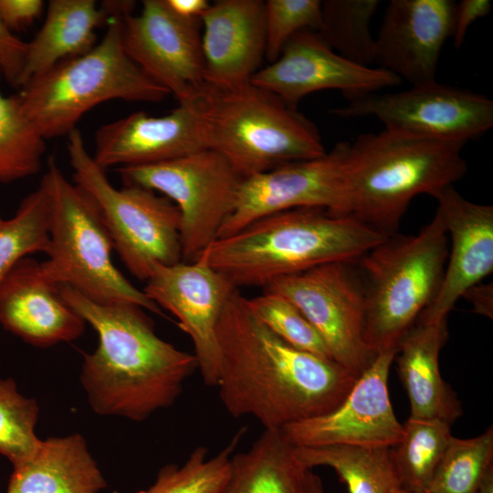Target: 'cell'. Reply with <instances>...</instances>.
<instances>
[{"label":"cell","instance_id":"obj_1","mask_svg":"<svg viewBox=\"0 0 493 493\" xmlns=\"http://www.w3.org/2000/svg\"><path fill=\"white\" fill-rule=\"evenodd\" d=\"M216 337L222 404L232 416L251 415L267 430L330 413L359 377L331 359L278 338L238 288L223 309Z\"/></svg>","mask_w":493,"mask_h":493},{"label":"cell","instance_id":"obj_2","mask_svg":"<svg viewBox=\"0 0 493 493\" xmlns=\"http://www.w3.org/2000/svg\"><path fill=\"white\" fill-rule=\"evenodd\" d=\"M58 289L98 335V346L84 354L80 372L97 414L142 422L176 401L198 370L194 354L160 338L141 307L98 303L63 284Z\"/></svg>","mask_w":493,"mask_h":493},{"label":"cell","instance_id":"obj_3","mask_svg":"<svg viewBox=\"0 0 493 493\" xmlns=\"http://www.w3.org/2000/svg\"><path fill=\"white\" fill-rule=\"evenodd\" d=\"M388 236L351 215L294 208L265 215L217 238L198 257L236 288L266 287L276 278L320 265L357 262Z\"/></svg>","mask_w":493,"mask_h":493},{"label":"cell","instance_id":"obj_4","mask_svg":"<svg viewBox=\"0 0 493 493\" xmlns=\"http://www.w3.org/2000/svg\"><path fill=\"white\" fill-rule=\"evenodd\" d=\"M466 143L388 129L358 135L344 170L347 215L384 235L396 234L415 196L435 197L465 176Z\"/></svg>","mask_w":493,"mask_h":493},{"label":"cell","instance_id":"obj_5","mask_svg":"<svg viewBox=\"0 0 493 493\" xmlns=\"http://www.w3.org/2000/svg\"><path fill=\"white\" fill-rule=\"evenodd\" d=\"M191 104L206 149L243 178L327 152L311 120L252 83L225 90L205 86Z\"/></svg>","mask_w":493,"mask_h":493},{"label":"cell","instance_id":"obj_6","mask_svg":"<svg viewBox=\"0 0 493 493\" xmlns=\"http://www.w3.org/2000/svg\"><path fill=\"white\" fill-rule=\"evenodd\" d=\"M129 13L111 11L106 33L91 50L58 63L20 88L22 109L46 140L68 136L102 102H159L170 94L124 50L122 17Z\"/></svg>","mask_w":493,"mask_h":493},{"label":"cell","instance_id":"obj_7","mask_svg":"<svg viewBox=\"0 0 493 493\" xmlns=\"http://www.w3.org/2000/svg\"><path fill=\"white\" fill-rule=\"evenodd\" d=\"M440 214L416 235L394 234L357 262L365 294L364 337L375 353L398 348L435 299L448 257Z\"/></svg>","mask_w":493,"mask_h":493},{"label":"cell","instance_id":"obj_8","mask_svg":"<svg viewBox=\"0 0 493 493\" xmlns=\"http://www.w3.org/2000/svg\"><path fill=\"white\" fill-rule=\"evenodd\" d=\"M41 184L51 199L45 276L102 304H132L164 316L143 290L134 287L114 266V246L98 207L88 193L69 182L51 157Z\"/></svg>","mask_w":493,"mask_h":493},{"label":"cell","instance_id":"obj_9","mask_svg":"<svg viewBox=\"0 0 493 493\" xmlns=\"http://www.w3.org/2000/svg\"><path fill=\"white\" fill-rule=\"evenodd\" d=\"M67 137L73 182L96 204L114 250L128 270L146 281L156 267L182 262L177 206L143 187H114L106 170L88 152L81 132L75 129Z\"/></svg>","mask_w":493,"mask_h":493},{"label":"cell","instance_id":"obj_10","mask_svg":"<svg viewBox=\"0 0 493 493\" xmlns=\"http://www.w3.org/2000/svg\"><path fill=\"white\" fill-rule=\"evenodd\" d=\"M117 171L124 185L160 193L177 206L183 262L194 261L217 239L235 209L244 179L226 158L210 149Z\"/></svg>","mask_w":493,"mask_h":493},{"label":"cell","instance_id":"obj_11","mask_svg":"<svg viewBox=\"0 0 493 493\" xmlns=\"http://www.w3.org/2000/svg\"><path fill=\"white\" fill-rule=\"evenodd\" d=\"M264 288L284 296L304 314L336 362L360 375L376 357L364 337L365 294L356 262L320 265Z\"/></svg>","mask_w":493,"mask_h":493},{"label":"cell","instance_id":"obj_12","mask_svg":"<svg viewBox=\"0 0 493 493\" xmlns=\"http://www.w3.org/2000/svg\"><path fill=\"white\" fill-rule=\"evenodd\" d=\"M331 113L343 119L373 117L384 129L467 142L493 126L489 98L435 80L396 92L366 94Z\"/></svg>","mask_w":493,"mask_h":493},{"label":"cell","instance_id":"obj_13","mask_svg":"<svg viewBox=\"0 0 493 493\" xmlns=\"http://www.w3.org/2000/svg\"><path fill=\"white\" fill-rule=\"evenodd\" d=\"M200 18H184L165 0H144L137 15L122 17L127 55L152 80L191 104L205 87Z\"/></svg>","mask_w":493,"mask_h":493},{"label":"cell","instance_id":"obj_14","mask_svg":"<svg viewBox=\"0 0 493 493\" xmlns=\"http://www.w3.org/2000/svg\"><path fill=\"white\" fill-rule=\"evenodd\" d=\"M349 149V142H340L322 156L244 178L235 209L217 238L231 236L265 215L294 208H322L348 215L344 170Z\"/></svg>","mask_w":493,"mask_h":493},{"label":"cell","instance_id":"obj_15","mask_svg":"<svg viewBox=\"0 0 493 493\" xmlns=\"http://www.w3.org/2000/svg\"><path fill=\"white\" fill-rule=\"evenodd\" d=\"M398 348L377 353L356 380L341 404L320 416L288 424L281 428L296 447L395 446L404 434L388 391V375Z\"/></svg>","mask_w":493,"mask_h":493},{"label":"cell","instance_id":"obj_16","mask_svg":"<svg viewBox=\"0 0 493 493\" xmlns=\"http://www.w3.org/2000/svg\"><path fill=\"white\" fill-rule=\"evenodd\" d=\"M237 289L203 258L158 266L146 280L144 293L171 312L193 342L204 383L216 386L220 372L217 324L230 295Z\"/></svg>","mask_w":493,"mask_h":493},{"label":"cell","instance_id":"obj_17","mask_svg":"<svg viewBox=\"0 0 493 493\" xmlns=\"http://www.w3.org/2000/svg\"><path fill=\"white\" fill-rule=\"evenodd\" d=\"M393 73L355 64L332 50L312 30H302L284 46L276 60L261 68L251 83L297 109L306 96L337 89L349 100L398 85Z\"/></svg>","mask_w":493,"mask_h":493},{"label":"cell","instance_id":"obj_18","mask_svg":"<svg viewBox=\"0 0 493 493\" xmlns=\"http://www.w3.org/2000/svg\"><path fill=\"white\" fill-rule=\"evenodd\" d=\"M455 7L452 0H391L374 37V63L412 86L435 80Z\"/></svg>","mask_w":493,"mask_h":493},{"label":"cell","instance_id":"obj_19","mask_svg":"<svg viewBox=\"0 0 493 493\" xmlns=\"http://www.w3.org/2000/svg\"><path fill=\"white\" fill-rule=\"evenodd\" d=\"M449 242L439 289L418 319L447 320L456 302L493 271V206L467 200L454 185L434 197Z\"/></svg>","mask_w":493,"mask_h":493},{"label":"cell","instance_id":"obj_20","mask_svg":"<svg viewBox=\"0 0 493 493\" xmlns=\"http://www.w3.org/2000/svg\"><path fill=\"white\" fill-rule=\"evenodd\" d=\"M200 20L205 86L225 90L251 83L266 54L265 1L218 0Z\"/></svg>","mask_w":493,"mask_h":493},{"label":"cell","instance_id":"obj_21","mask_svg":"<svg viewBox=\"0 0 493 493\" xmlns=\"http://www.w3.org/2000/svg\"><path fill=\"white\" fill-rule=\"evenodd\" d=\"M206 149L192 104L163 116L135 111L100 126L92 155L102 169L139 166L177 159Z\"/></svg>","mask_w":493,"mask_h":493},{"label":"cell","instance_id":"obj_22","mask_svg":"<svg viewBox=\"0 0 493 493\" xmlns=\"http://www.w3.org/2000/svg\"><path fill=\"white\" fill-rule=\"evenodd\" d=\"M85 323L31 257L20 259L0 282V325L26 343L47 348L72 341Z\"/></svg>","mask_w":493,"mask_h":493},{"label":"cell","instance_id":"obj_23","mask_svg":"<svg viewBox=\"0 0 493 493\" xmlns=\"http://www.w3.org/2000/svg\"><path fill=\"white\" fill-rule=\"evenodd\" d=\"M446 320L417 319L401 340L394 360L410 402L409 418L452 425L463 412L439 369V353L448 335Z\"/></svg>","mask_w":493,"mask_h":493},{"label":"cell","instance_id":"obj_24","mask_svg":"<svg viewBox=\"0 0 493 493\" xmlns=\"http://www.w3.org/2000/svg\"><path fill=\"white\" fill-rule=\"evenodd\" d=\"M108 487L83 435L40 439L13 465L5 493H100Z\"/></svg>","mask_w":493,"mask_h":493},{"label":"cell","instance_id":"obj_25","mask_svg":"<svg viewBox=\"0 0 493 493\" xmlns=\"http://www.w3.org/2000/svg\"><path fill=\"white\" fill-rule=\"evenodd\" d=\"M110 17L94 0H50L42 26L27 42L17 87L65 59L91 50L97 44V28L107 25Z\"/></svg>","mask_w":493,"mask_h":493},{"label":"cell","instance_id":"obj_26","mask_svg":"<svg viewBox=\"0 0 493 493\" xmlns=\"http://www.w3.org/2000/svg\"><path fill=\"white\" fill-rule=\"evenodd\" d=\"M307 469L281 430L265 429L247 451L232 456L220 493H302Z\"/></svg>","mask_w":493,"mask_h":493},{"label":"cell","instance_id":"obj_27","mask_svg":"<svg viewBox=\"0 0 493 493\" xmlns=\"http://www.w3.org/2000/svg\"><path fill=\"white\" fill-rule=\"evenodd\" d=\"M296 456L306 468L318 466L332 468L349 493H406L393 468L389 448L296 447Z\"/></svg>","mask_w":493,"mask_h":493},{"label":"cell","instance_id":"obj_28","mask_svg":"<svg viewBox=\"0 0 493 493\" xmlns=\"http://www.w3.org/2000/svg\"><path fill=\"white\" fill-rule=\"evenodd\" d=\"M401 440L389 447L391 461L406 492H427L453 437L451 425L438 420L408 418Z\"/></svg>","mask_w":493,"mask_h":493},{"label":"cell","instance_id":"obj_29","mask_svg":"<svg viewBox=\"0 0 493 493\" xmlns=\"http://www.w3.org/2000/svg\"><path fill=\"white\" fill-rule=\"evenodd\" d=\"M380 4L378 0L321 1L322 21L317 33L340 56L370 67L374 63V37L370 25Z\"/></svg>","mask_w":493,"mask_h":493},{"label":"cell","instance_id":"obj_30","mask_svg":"<svg viewBox=\"0 0 493 493\" xmlns=\"http://www.w3.org/2000/svg\"><path fill=\"white\" fill-rule=\"evenodd\" d=\"M46 139L24 112L17 95L0 90V183L18 181L39 172Z\"/></svg>","mask_w":493,"mask_h":493},{"label":"cell","instance_id":"obj_31","mask_svg":"<svg viewBox=\"0 0 493 493\" xmlns=\"http://www.w3.org/2000/svg\"><path fill=\"white\" fill-rule=\"evenodd\" d=\"M50 220L51 199L41 183L23 199L14 216L5 219L0 215V282L20 259L47 252Z\"/></svg>","mask_w":493,"mask_h":493},{"label":"cell","instance_id":"obj_32","mask_svg":"<svg viewBox=\"0 0 493 493\" xmlns=\"http://www.w3.org/2000/svg\"><path fill=\"white\" fill-rule=\"evenodd\" d=\"M246 428H240L218 454L207 457L208 449L195 447L186 461L160 468L148 490L138 493H220L227 482L233 452Z\"/></svg>","mask_w":493,"mask_h":493},{"label":"cell","instance_id":"obj_33","mask_svg":"<svg viewBox=\"0 0 493 493\" xmlns=\"http://www.w3.org/2000/svg\"><path fill=\"white\" fill-rule=\"evenodd\" d=\"M493 467V429L468 438L452 437L434 474L428 493H477Z\"/></svg>","mask_w":493,"mask_h":493},{"label":"cell","instance_id":"obj_34","mask_svg":"<svg viewBox=\"0 0 493 493\" xmlns=\"http://www.w3.org/2000/svg\"><path fill=\"white\" fill-rule=\"evenodd\" d=\"M38 414L35 399L21 394L13 379H0V455L12 466L37 448Z\"/></svg>","mask_w":493,"mask_h":493},{"label":"cell","instance_id":"obj_35","mask_svg":"<svg viewBox=\"0 0 493 493\" xmlns=\"http://www.w3.org/2000/svg\"><path fill=\"white\" fill-rule=\"evenodd\" d=\"M247 299L256 316L285 342L298 350L332 360L318 330L287 298L265 290L263 294Z\"/></svg>","mask_w":493,"mask_h":493},{"label":"cell","instance_id":"obj_36","mask_svg":"<svg viewBox=\"0 0 493 493\" xmlns=\"http://www.w3.org/2000/svg\"><path fill=\"white\" fill-rule=\"evenodd\" d=\"M266 54L268 63L278 58L287 42L297 33L321 27L320 0L265 1Z\"/></svg>","mask_w":493,"mask_h":493},{"label":"cell","instance_id":"obj_37","mask_svg":"<svg viewBox=\"0 0 493 493\" xmlns=\"http://www.w3.org/2000/svg\"><path fill=\"white\" fill-rule=\"evenodd\" d=\"M27 42L16 36L0 20V73L13 87H17L24 67Z\"/></svg>","mask_w":493,"mask_h":493},{"label":"cell","instance_id":"obj_38","mask_svg":"<svg viewBox=\"0 0 493 493\" xmlns=\"http://www.w3.org/2000/svg\"><path fill=\"white\" fill-rule=\"evenodd\" d=\"M44 5L42 0H0V20L14 32L38 18Z\"/></svg>","mask_w":493,"mask_h":493},{"label":"cell","instance_id":"obj_39","mask_svg":"<svg viewBox=\"0 0 493 493\" xmlns=\"http://www.w3.org/2000/svg\"><path fill=\"white\" fill-rule=\"evenodd\" d=\"M492 4L488 0H462L456 3L452 38L456 49L463 46L470 26L487 16Z\"/></svg>","mask_w":493,"mask_h":493},{"label":"cell","instance_id":"obj_40","mask_svg":"<svg viewBox=\"0 0 493 493\" xmlns=\"http://www.w3.org/2000/svg\"><path fill=\"white\" fill-rule=\"evenodd\" d=\"M472 305L473 311L493 318V284L479 282L469 288L462 296Z\"/></svg>","mask_w":493,"mask_h":493},{"label":"cell","instance_id":"obj_41","mask_svg":"<svg viewBox=\"0 0 493 493\" xmlns=\"http://www.w3.org/2000/svg\"><path fill=\"white\" fill-rule=\"evenodd\" d=\"M168 7L181 17L200 18L210 5L206 0H165Z\"/></svg>","mask_w":493,"mask_h":493},{"label":"cell","instance_id":"obj_42","mask_svg":"<svg viewBox=\"0 0 493 493\" xmlns=\"http://www.w3.org/2000/svg\"><path fill=\"white\" fill-rule=\"evenodd\" d=\"M302 493H325L320 478L310 469H307Z\"/></svg>","mask_w":493,"mask_h":493},{"label":"cell","instance_id":"obj_43","mask_svg":"<svg viewBox=\"0 0 493 493\" xmlns=\"http://www.w3.org/2000/svg\"><path fill=\"white\" fill-rule=\"evenodd\" d=\"M477 493H493V467L485 475Z\"/></svg>","mask_w":493,"mask_h":493},{"label":"cell","instance_id":"obj_44","mask_svg":"<svg viewBox=\"0 0 493 493\" xmlns=\"http://www.w3.org/2000/svg\"><path fill=\"white\" fill-rule=\"evenodd\" d=\"M406 493H428V492H406Z\"/></svg>","mask_w":493,"mask_h":493}]
</instances>
